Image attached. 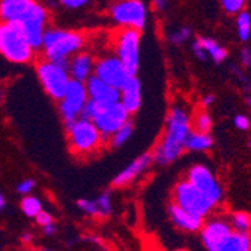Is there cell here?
Wrapping results in <instances>:
<instances>
[{"mask_svg": "<svg viewBox=\"0 0 251 251\" xmlns=\"http://www.w3.org/2000/svg\"><path fill=\"white\" fill-rule=\"evenodd\" d=\"M190 119L184 110L176 107L170 111L164 139L155 148V152L152 155L158 164H169L182 153L185 148V139L190 132Z\"/></svg>", "mask_w": 251, "mask_h": 251, "instance_id": "obj_1", "label": "cell"}, {"mask_svg": "<svg viewBox=\"0 0 251 251\" xmlns=\"http://www.w3.org/2000/svg\"><path fill=\"white\" fill-rule=\"evenodd\" d=\"M80 118L92 121L100 129L102 139L107 140L128 121L129 111L121 101L101 104L94 100H87L80 113Z\"/></svg>", "mask_w": 251, "mask_h": 251, "instance_id": "obj_2", "label": "cell"}, {"mask_svg": "<svg viewBox=\"0 0 251 251\" xmlns=\"http://www.w3.org/2000/svg\"><path fill=\"white\" fill-rule=\"evenodd\" d=\"M83 44L84 38L81 33L60 29H49L44 32L41 47L44 50L45 59H49L68 70L70 56L81 50Z\"/></svg>", "mask_w": 251, "mask_h": 251, "instance_id": "obj_3", "label": "cell"}, {"mask_svg": "<svg viewBox=\"0 0 251 251\" xmlns=\"http://www.w3.org/2000/svg\"><path fill=\"white\" fill-rule=\"evenodd\" d=\"M0 54L12 63H27L33 57V47L15 23H0Z\"/></svg>", "mask_w": 251, "mask_h": 251, "instance_id": "obj_4", "label": "cell"}, {"mask_svg": "<svg viewBox=\"0 0 251 251\" xmlns=\"http://www.w3.org/2000/svg\"><path fill=\"white\" fill-rule=\"evenodd\" d=\"M68 137H70L71 151L78 155L95 152L104 140L97 125L92 121L81 118L77 119L71 126H68Z\"/></svg>", "mask_w": 251, "mask_h": 251, "instance_id": "obj_5", "label": "cell"}, {"mask_svg": "<svg viewBox=\"0 0 251 251\" xmlns=\"http://www.w3.org/2000/svg\"><path fill=\"white\" fill-rule=\"evenodd\" d=\"M38 77L41 84L44 86L45 92H47L53 100H62L66 94V89L70 86V75L66 73V68L51 62V60H42L36 66Z\"/></svg>", "mask_w": 251, "mask_h": 251, "instance_id": "obj_6", "label": "cell"}, {"mask_svg": "<svg viewBox=\"0 0 251 251\" xmlns=\"http://www.w3.org/2000/svg\"><path fill=\"white\" fill-rule=\"evenodd\" d=\"M139 44L140 30L132 27H121L115 36L116 56L121 59L129 75H135L139 70Z\"/></svg>", "mask_w": 251, "mask_h": 251, "instance_id": "obj_7", "label": "cell"}, {"mask_svg": "<svg viewBox=\"0 0 251 251\" xmlns=\"http://www.w3.org/2000/svg\"><path fill=\"white\" fill-rule=\"evenodd\" d=\"M110 17L121 27L142 30L146 23V9L140 0H118L110 8Z\"/></svg>", "mask_w": 251, "mask_h": 251, "instance_id": "obj_8", "label": "cell"}, {"mask_svg": "<svg viewBox=\"0 0 251 251\" xmlns=\"http://www.w3.org/2000/svg\"><path fill=\"white\" fill-rule=\"evenodd\" d=\"M87 100L89 97L84 81L73 78L66 89L65 97L60 100V115L65 121L66 128L71 126L77 121Z\"/></svg>", "mask_w": 251, "mask_h": 251, "instance_id": "obj_9", "label": "cell"}, {"mask_svg": "<svg viewBox=\"0 0 251 251\" xmlns=\"http://www.w3.org/2000/svg\"><path fill=\"white\" fill-rule=\"evenodd\" d=\"M173 199L179 206L200 217H204L212 208V204L206 200L203 193L199 191L188 179L177 182L173 191Z\"/></svg>", "mask_w": 251, "mask_h": 251, "instance_id": "obj_10", "label": "cell"}, {"mask_svg": "<svg viewBox=\"0 0 251 251\" xmlns=\"http://www.w3.org/2000/svg\"><path fill=\"white\" fill-rule=\"evenodd\" d=\"M45 23H47V11L38 2H35L33 6L29 9V12L17 23V26L23 30V33L27 38L33 50L39 49L42 45Z\"/></svg>", "mask_w": 251, "mask_h": 251, "instance_id": "obj_11", "label": "cell"}, {"mask_svg": "<svg viewBox=\"0 0 251 251\" xmlns=\"http://www.w3.org/2000/svg\"><path fill=\"white\" fill-rule=\"evenodd\" d=\"M95 75L119 90L132 77L128 74L126 68L124 66V63L121 62V59L118 56L101 57L95 65Z\"/></svg>", "mask_w": 251, "mask_h": 251, "instance_id": "obj_12", "label": "cell"}, {"mask_svg": "<svg viewBox=\"0 0 251 251\" xmlns=\"http://www.w3.org/2000/svg\"><path fill=\"white\" fill-rule=\"evenodd\" d=\"M188 180L191 184L203 193V196L206 197V200L215 206L221 197V188L217 184V180L214 179L212 173L209 172L208 167L204 166H193L188 172Z\"/></svg>", "mask_w": 251, "mask_h": 251, "instance_id": "obj_13", "label": "cell"}, {"mask_svg": "<svg viewBox=\"0 0 251 251\" xmlns=\"http://www.w3.org/2000/svg\"><path fill=\"white\" fill-rule=\"evenodd\" d=\"M232 227L223 220H214L201 226V239L209 251H223V245L229 238Z\"/></svg>", "mask_w": 251, "mask_h": 251, "instance_id": "obj_14", "label": "cell"}, {"mask_svg": "<svg viewBox=\"0 0 251 251\" xmlns=\"http://www.w3.org/2000/svg\"><path fill=\"white\" fill-rule=\"evenodd\" d=\"M86 89L89 100H94L101 104H110L121 100V90L102 81L97 75H90L86 80Z\"/></svg>", "mask_w": 251, "mask_h": 251, "instance_id": "obj_15", "label": "cell"}, {"mask_svg": "<svg viewBox=\"0 0 251 251\" xmlns=\"http://www.w3.org/2000/svg\"><path fill=\"white\" fill-rule=\"evenodd\" d=\"M169 212H170L172 221L179 227V229H184V230H188V232H197L199 229H201L203 217L196 215V214L184 209L182 206H179L177 203L170 204Z\"/></svg>", "mask_w": 251, "mask_h": 251, "instance_id": "obj_16", "label": "cell"}, {"mask_svg": "<svg viewBox=\"0 0 251 251\" xmlns=\"http://www.w3.org/2000/svg\"><path fill=\"white\" fill-rule=\"evenodd\" d=\"M35 0H0V20L17 23L33 6Z\"/></svg>", "mask_w": 251, "mask_h": 251, "instance_id": "obj_17", "label": "cell"}, {"mask_svg": "<svg viewBox=\"0 0 251 251\" xmlns=\"http://www.w3.org/2000/svg\"><path fill=\"white\" fill-rule=\"evenodd\" d=\"M152 159H153V156L151 152L140 155L132 164H129L125 170H122L115 179H113V187H124V185L129 184L131 180H134L142 172H145L149 167Z\"/></svg>", "mask_w": 251, "mask_h": 251, "instance_id": "obj_18", "label": "cell"}, {"mask_svg": "<svg viewBox=\"0 0 251 251\" xmlns=\"http://www.w3.org/2000/svg\"><path fill=\"white\" fill-rule=\"evenodd\" d=\"M121 90H122V95H121L122 101L121 102L129 111V115H132V113H135L137 110L140 108V102H142L140 81L135 78V75H132Z\"/></svg>", "mask_w": 251, "mask_h": 251, "instance_id": "obj_19", "label": "cell"}, {"mask_svg": "<svg viewBox=\"0 0 251 251\" xmlns=\"http://www.w3.org/2000/svg\"><path fill=\"white\" fill-rule=\"evenodd\" d=\"M68 68H70L74 80L86 81L90 77V74H92L94 60L87 53H78L74 56L73 60H70V66Z\"/></svg>", "mask_w": 251, "mask_h": 251, "instance_id": "obj_20", "label": "cell"}, {"mask_svg": "<svg viewBox=\"0 0 251 251\" xmlns=\"http://www.w3.org/2000/svg\"><path fill=\"white\" fill-rule=\"evenodd\" d=\"M251 250V233L232 230L229 238L223 245V251H250Z\"/></svg>", "mask_w": 251, "mask_h": 251, "instance_id": "obj_21", "label": "cell"}, {"mask_svg": "<svg viewBox=\"0 0 251 251\" xmlns=\"http://www.w3.org/2000/svg\"><path fill=\"white\" fill-rule=\"evenodd\" d=\"M212 146V139L208 132H188L185 139V148L191 151H206Z\"/></svg>", "mask_w": 251, "mask_h": 251, "instance_id": "obj_22", "label": "cell"}, {"mask_svg": "<svg viewBox=\"0 0 251 251\" xmlns=\"http://www.w3.org/2000/svg\"><path fill=\"white\" fill-rule=\"evenodd\" d=\"M200 44H201V47L204 49V51H208L211 56H212V59L217 62V63H220V62H223L226 57H227V50L226 49H223V47H220V45L214 41V39H204V38H199L197 39Z\"/></svg>", "mask_w": 251, "mask_h": 251, "instance_id": "obj_23", "label": "cell"}, {"mask_svg": "<svg viewBox=\"0 0 251 251\" xmlns=\"http://www.w3.org/2000/svg\"><path fill=\"white\" fill-rule=\"evenodd\" d=\"M132 131H134V126H132V122L131 121H126L115 134L110 137V143H111V148H119L122 146L129 137L132 135Z\"/></svg>", "mask_w": 251, "mask_h": 251, "instance_id": "obj_24", "label": "cell"}, {"mask_svg": "<svg viewBox=\"0 0 251 251\" xmlns=\"http://www.w3.org/2000/svg\"><path fill=\"white\" fill-rule=\"evenodd\" d=\"M190 125L193 126V131H196V132H209V129L212 126V121L204 110H197L194 113L193 124H190Z\"/></svg>", "mask_w": 251, "mask_h": 251, "instance_id": "obj_25", "label": "cell"}, {"mask_svg": "<svg viewBox=\"0 0 251 251\" xmlns=\"http://www.w3.org/2000/svg\"><path fill=\"white\" fill-rule=\"evenodd\" d=\"M232 227L238 232L251 233V215L245 212H236L232 217Z\"/></svg>", "mask_w": 251, "mask_h": 251, "instance_id": "obj_26", "label": "cell"}, {"mask_svg": "<svg viewBox=\"0 0 251 251\" xmlns=\"http://www.w3.org/2000/svg\"><path fill=\"white\" fill-rule=\"evenodd\" d=\"M21 209L25 212L27 217H36V214L39 211H42V206H41V201L36 199V197H25L21 201Z\"/></svg>", "mask_w": 251, "mask_h": 251, "instance_id": "obj_27", "label": "cell"}, {"mask_svg": "<svg viewBox=\"0 0 251 251\" xmlns=\"http://www.w3.org/2000/svg\"><path fill=\"white\" fill-rule=\"evenodd\" d=\"M250 32H251L250 15L247 12H241L239 17H238V33H239V38L242 41H247L250 38Z\"/></svg>", "mask_w": 251, "mask_h": 251, "instance_id": "obj_28", "label": "cell"}, {"mask_svg": "<svg viewBox=\"0 0 251 251\" xmlns=\"http://www.w3.org/2000/svg\"><path fill=\"white\" fill-rule=\"evenodd\" d=\"M78 208L89 215H98L100 217V209H98L97 200H78Z\"/></svg>", "mask_w": 251, "mask_h": 251, "instance_id": "obj_29", "label": "cell"}, {"mask_svg": "<svg viewBox=\"0 0 251 251\" xmlns=\"http://www.w3.org/2000/svg\"><path fill=\"white\" fill-rule=\"evenodd\" d=\"M221 3H223V8L229 14H236L244 8L245 0H221Z\"/></svg>", "mask_w": 251, "mask_h": 251, "instance_id": "obj_30", "label": "cell"}, {"mask_svg": "<svg viewBox=\"0 0 251 251\" xmlns=\"http://www.w3.org/2000/svg\"><path fill=\"white\" fill-rule=\"evenodd\" d=\"M98 209H100V217H107L111 211V203H110V196L102 194L97 199Z\"/></svg>", "mask_w": 251, "mask_h": 251, "instance_id": "obj_31", "label": "cell"}, {"mask_svg": "<svg viewBox=\"0 0 251 251\" xmlns=\"http://www.w3.org/2000/svg\"><path fill=\"white\" fill-rule=\"evenodd\" d=\"M33 187H35V182L32 179H26V180L20 182L18 187H17V191L20 194H29L33 190Z\"/></svg>", "mask_w": 251, "mask_h": 251, "instance_id": "obj_32", "label": "cell"}, {"mask_svg": "<svg viewBox=\"0 0 251 251\" xmlns=\"http://www.w3.org/2000/svg\"><path fill=\"white\" fill-rule=\"evenodd\" d=\"M188 36H190V30H188V29H182V30H179V32H176V33H173V35L170 36V39H172L173 42L179 44V42H184Z\"/></svg>", "mask_w": 251, "mask_h": 251, "instance_id": "obj_33", "label": "cell"}, {"mask_svg": "<svg viewBox=\"0 0 251 251\" xmlns=\"http://www.w3.org/2000/svg\"><path fill=\"white\" fill-rule=\"evenodd\" d=\"M36 223L38 224H41V226H47V224H50V223H53V218H51V215H49L47 212H44V211H39L38 214H36Z\"/></svg>", "mask_w": 251, "mask_h": 251, "instance_id": "obj_34", "label": "cell"}, {"mask_svg": "<svg viewBox=\"0 0 251 251\" xmlns=\"http://www.w3.org/2000/svg\"><path fill=\"white\" fill-rule=\"evenodd\" d=\"M235 125H236L239 129H248L250 122H248V119H247L245 116H236V119H235Z\"/></svg>", "mask_w": 251, "mask_h": 251, "instance_id": "obj_35", "label": "cell"}, {"mask_svg": "<svg viewBox=\"0 0 251 251\" xmlns=\"http://www.w3.org/2000/svg\"><path fill=\"white\" fill-rule=\"evenodd\" d=\"M193 49H194V53L197 54V57L203 60V59H204V53H203V51H204V49L201 47V44H200L199 41H196V42H194V45H193Z\"/></svg>", "mask_w": 251, "mask_h": 251, "instance_id": "obj_36", "label": "cell"}, {"mask_svg": "<svg viewBox=\"0 0 251 251\" xmlns=\"http://www.w3.org/2000/svg\"><path fill=\"white\" fill-rule=\"evenodd\" d=\"M89 2H90V0H73L70 8H80V6H83V5H86Z\"/></svg>", "mask_w": 251, "mask_h": 251, "instance_id": "obj_37", "label": "cell"}, {"mask_svg": "<svg viewBox=\"0 0 251 251\" xmlns=\"http://www.w3.org/2000/svg\"><path fill=\"white\" fill-rule=\"evenodd\" d=\"M153 2V6L156 8V9H163L164 6H166V2L167 0H152Z\"/></svg>", "mask_w": 251, "mask_h": 251, "instance_id": "obj_38", "label": "cell"}, {"mask_svg": "<svg viewBox=\"0 0 251 251\" xmlns=\"http://www.w3.org/2000/svg\"><path fill=\"white\" fill-rule=\"evenodd\" d=\"M44 232L47 233V235H51V233L54 232V226H53V223H50V224H47V226H44Z\"/></svg>", "mask_w": 251, "mask_h": 251, "instance_id": "obj_39", "label": "cell"}, {"mask_svg": "<svg viewBox=\"0 0 251 251\" xmlns=\"http://www.w3.org/2000/svg\"><path fill=\"white\" fill-rule=\"evenodd\" d=\"M242 59H244V63H245V65H248V63H250V53H248L247 50H244V53H242Z\"/></svg>", "mask_w": 251, "mask_h": 251, "instance_id": "obj_40", "label": "cell"}, {"mask_svg": "<svg viewBox=\"0 0 251 251\" xmlns=\"http://www.w3.org/2000/svg\"><path fill=\"white\" fill-rule=\"evenodd\" d=\"M3 208H5V197L2 193H0V211H2Z\"/></svg>", "mask_w": 251, "mask_h": 251, "instance_id": "obj_41", "label": "cell"}, {"mask_svg": "<svg viewBox=\"0 0 251 251\" xmlns=\"http://www.w3.org/2000/svg\"><path fill=\"white\" fill-rule=\"evenodd\" d=\"M212 100H214V97H212V95H209V97H206V98L203 100V104H206V105H208V104H211V102H212Z\"/></svg>", "mask_w": 251, "mask_h": 251, "instance_id": "obj_42", "label": "cell"}, {"mask_svg": "<svg viewBox=\"0 0 251 251\" xmlns=\"http://www.w3.org/2000/svg\"><path fill=\"white\" fill-rule=\"evenodd\" d=\"M248 104H250V105H251V98H250V100H248Z\"/></svg>", "mask_w": 251, "mask_h": 251, "instance_id": "obj_43", "label": "cell"}]
</instances>
